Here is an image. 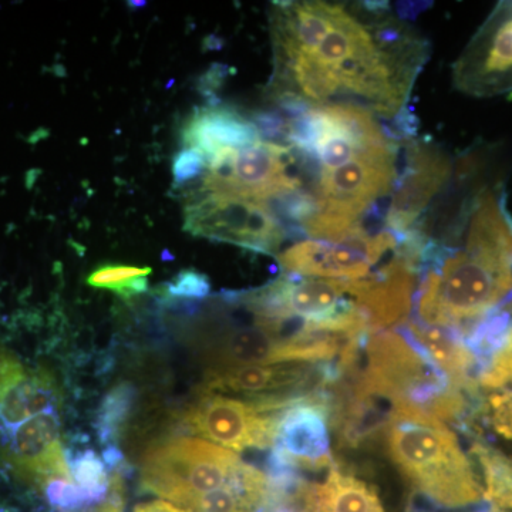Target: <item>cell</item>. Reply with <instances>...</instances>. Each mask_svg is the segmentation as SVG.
I'll return each instance as SVG.
<instances>
[{
    "label": "cell",
    "instance_id": "obj_26",
    "mask_svg": "<svg viewBox=\"0 0 512 512\" xmlns=\"http://www.w3.org/2000/svg\"><path fill=\"white\" fill-rule=\"evenodd\" d=\"M133 512H190L177 507V505L165 503V501H151V503L138 504Z\"/></svg>",
    "mask_w": 512,
    "mask_h": 512
},
{
    "label": "cell",
    "instance_id": "obj_23",
    "mask_svg": "<svg viewBox=\"0 0 512 512\" xmlns=\"http://www.w3.org/2000/svg\"><path fill=\"white\" fill-rule=\"evenodd\" d=\"M481 384L488 389L512 386V330L501 339L500 349L494 353L490 366L481 376Z\"/></svg>",
    "mask_w": 512,
    "mask_h": 512
},
{
    "label": "cell",
    "instance_id": "obj_21",
    "mask_svg": "<svg viewBox=\"0 0 512 512\" xmlns=\"http://www.w3.org/2000/svg\"><path fill=\"white\" fill-rule=\"evenodd\" d=\"M150 274L151 268L148 266L106 264L94 269L87 276V284L93 288L114 292L120 298L131 299L147 292V278Z\"/></svg>",
    "mask_w": 512,
    "mask_h": 512
},
{
    "label": "cell",
    "instance_id": "obj_2",
    "mask_svg": "<svg viewBox=\"0 0 512 512\" xmlns=\"http://www.w3.org/2000/svg\"><path fill=\"white\" fill-rule=\"evenodd\" d=\"M464 247L431 264L417 312L424 325L456 328L493 311L512 291V217L495 192L483 190L467 212Z\"/></svg>",
    "mask_w": 512,
    "mask_h": 512
},
{
    "label": "cell",
    "instance_id": "obj_25",
    "mask_svg": "<svg viewBox=\"0 0 512 512\" xmlns=\"http://www.w3.org/2000/svg\"><path fill=\"white\" fill-rule=\"evenodd\" d=\"M490 412L495 430L512 440V393L491 397Z\"/></svg>",
    "mask_w": 512,
    "mask_h": 512
},
{
    "label": "cell",
    "instance_id": "obj_16",
    "mask_svg": "<svg viewBox=\"0 0 512 512\" xmlns=\"http://www.w3.org/2000/svg\"><path fill=\"white\" fill-rule=\"evenodd\" d=\"M184 148H197L207 161L225 150H239L261 141L254 121L237 109L210 103L195 110L181 130Z\"/></svg>",
    "mask_w": 512,
    "mask_h": 512
},
{
    "label": "cell",
    "instance_id": "obj_13",
    "mask_svg": "<svg viewBox=\"0 0 512 512\" xmlns=\"http://www.w3.org/2000/svg\"><path fill=\"white\" fill-rule=\"evenodd\" d=\"M416 258L399 247L382 271L349 282L350 295L367 320L370 333L406 323L416 285Z\"/></svg>",
    "mask_w": 512,
    "mask_h": 512
},
{
    "label": "cell",
    "instance_id": "obj_19",
    "mask_svg": "<svg viewBox=\"0 0 512 512\" xmlns=\"http://www.w3.org/2000/svg\"><path fill=\"white\" fill-rule=\"evenodd\" d=\"M136 399V387L130 383H121L104 396L96 419V431L101 444L106 447L116 446L133 412Z\"/></svg>",
    "mask_w": 512,
    "mask_h": 512
},
{
    "label": "cell",
    "instance_id": "obj_3",
    "mask_svg": "<svg viewBox=\"0 0 512 512\" xmlns=\"http://www.w3.org/2000/svg\"><path fill=\"white\" fill-rule=\"evenodd\" d=\"M387 453L417 493L441 507L476 504L484 488L456 434L443 421L394 410L386 429Z\"/></svg>",
    "mask_w": 512,
    "mask_h": 512
},
{
    "label": "cell",
    "instance_id": "obj_20",
    "mask_svg": "<svg viewBox=\"0 0 512 512\" xmlns=\"http://www.w3.org/2000/svg\"><path fill=\"white\" fill-rule=\"evenodd\" d=\"M67 464L77 487L86 494L93 507H97L109 497L111 477L109 467L103 458L93 450L69 451Z\"/></svg>",
    "mask_w": 512,
    "mask_h": 512
},
{
    "label": "cell",
    "instance_id": "obj_15",
    "mask_svg": "<svg viewBox=\"0 0 512 512\" xmlns=\"http://www.w3.org/2000/svg\"><path fill=\"white\" fill-rule=\"evenodd\" d=\"M59 390L55 377L33 369L12 350L0 346V429L9 431L33 417L55 412Z\"/></svg>",
    "mask_w": 512,
    "mask_h": 512
},
{
    "label": "cell",
    "instance_id": "obj_12",
    "mask_svg": "<svg viewBox=\"0 0 512 512\" xmlns=\"http://www.w3.org/2000/svg\"><path fill=\"white\" fill-rule=\"evenodd\" d=\"M451 163L439 147L424 141H412L397 188L387 208V231L397 238L414 231V224L450 180Z\"/></svg>",
    "mask_w": 512,
    "mask_h": 512
},
{
    "label": "cell",
    "instance_id": "obj_14",
    "mask_svg": "<svg viewBox=\"0 0 512 512\" xmlns=\"http://www.w3.org/2000/svg\"><path fill=\"white\" fill-rule=\"evenodd\" d=\"M2 440L10 466L37 487L43 488L56 478L74 481L63 450L56 410L3 431Z\"/></svg>",
    "mask_w": 512,
    "mask_h": 512
},
{
    "label": "cell",
    "instance_id": "obj_11",
    "mask_svg": "<svg viewBox=\"0 0 512 512\" xmlns=\"http://www.w3.org/2000/svg\"><path fill=\"white\" fill-rule=\"evenodd\" d=\"M325 394H309L286 407L269 458L272 471L330 467V406Z\"/></svg>",
    "mask_w": 512,
    "mask_h": 512
},
{
    "label": "cell",
    "instance_id": "obj_4",
    "mask_svg": "<svg viewBox=\"0 0 512 512\" xmlns=\"http://www.w3.org/2000/svg\"><path fill=\"white\" fill-rule=\"evenodd\" d=\"M363 348L365 370L353 384L359 392L389 403L393 412L413 410L443 423L463 412L460 387L404 330L370 333Z\"/></svg>",
    "mask_w": 512,
    "mask_h": 512
},
{
    "label": "cell",
    "instance_id": "obj_17",
    "mask_svg": "<svg viewBox=\"0 0 512 512\" xmlns=\"http://www.w3.org/2000/svg\"><path fill=\"white\" fill-rule=\"evenodd\" d=\"M404 332L420 346L431 362L461 390L470 387V372L474 366V356L466 343L456 332L440 326L410 323Z\"/></svg>",
    "mask_w": 512,
    "mask_h": 512
},
{
    "label": "cell",
    "instance_id": "obj_22",
    "mask_svg": "<svg viewBox=\"0 0 512 512\" xmlns=\"http://www.w3.org/2000/svg\"><path fill=\"white\" fill-rule=\"evenodd\" d=\"M211 292V284L207 276L195 269H184L175 275L170 282L163 285L161 295L170 301H201L207 298Z\"/></svg>",
    "mask_w": 512,
    "mask_h": 512
},
{
    "label": "cell",
    "instance_id": "obj_24",
    "mask_svg": "<svg viewBox=\"0 0 512 512\" xmlns=\"http://www.w3.org/2000/svg\"><path fill=\"white\" fill-rule=\"evenodd\" d=\"M208 161L197 148H183L173 161L175 187H187L192 181L202 180L207 173Z\"/></svg>",
    "mask_w": 512,
    "mask_h": 512
},
{
    "label": "cell",
    "instance_id": "obj_8",
    "mask_svg": "<svg viewBox=\"0 0 512 512\" xmlns=\"http://www.w3.org/2000/svg\"><path fill=\"white\" fill-rule=\"evenodd\" d=\"M282 413L272 403L202 393L185 410L183 423L192 434L228 450H264L274 446Z\"/></svg>",
    "mask_w": 512,
    "mask_h": 512
},
{
    "label": "cell",
    "instance_id": "obj_5",
    "mask_svg": "<svg viewBox=\"0 0 512 512\" xmlns=\"http://www.w3.org/2000/svg\"><path fill=\"white\" fill-rule=\"evenodd\" d=\"M228 487L266 494L269 480L234 451L197 439L173 440L151 448L141 466L144 493L190 512L205 495Z\"/></svg>",
    "mask_w": 512,
    "mask_h": 512
},
{
    "label": "cell",
    "instance_id": "obj_7",
    "mask_svg": "<svg viewBox=\"0 0 512 512\" xmlns=\"http://www.w3.org/2000/svg\"><path fill=\"white\" fill-rule=\"evenodd\" d=\"M184 221L185 231L194 237L268 255L276 254L291 232L264 202L201 191L192 192Z\"/></svg>",
    "mask_w": 512,
    "mask_h": 512
},
{
    "label": "cell",
    "instance_id": "obj_18",
    "mask_svg": "<svg viewBox=\"0 0 512 512\" xmlns=\"http://www.w3.org/2000/svg\"><path fill=\"white\" fill-rule=\"evenodd\" d=\"M311 512H384L372 485L332 468L328 477L312 484Z\"/></svg>",
    "mask_w": 512,
    "mask_h": 512
},
{
    "label": "cell",
    "instance_id": "obj_6",
    "mask_svg": "<svg viewBox=\"0 0 512 512\" xmlns=\"http://www.w3.org/2000/svg\"><path fill=\"white\" fill-rule=\"evenodd\" d=\"M311 167L301 151L285 144L258 141L239 150H225L208 161L197 191L266 202L308 191L302 173Z\"/></svg>",
    "mask_w": 512,
    "mask_h": 512
},
{
    "label": "cell",
    "instance_id": "obj_10",
    "mask_svg": "<svg viewBox=\"0 0 512 512\" xmlns=\"http://www.w3.org/2000/svg\"><path fill=\"white\" fill-rule=\"evenodd\" d=\"M454 84L474 97L512 92V2L498 3L454 66Z\"/></svg>",
    "mask_w": 512,
    "mask_h": 512
},
{
    "label": "cell",
    "instance_id": "obj_9",
    "mask_svg": "<svg viewBox=\"0 0 512 512\" xmlns=\"http://www.w3.org/2000/svg\"><path fill=\"white\" fill-rule=\"evenodd\" d=\"M400 247V239L390 231L355 235L345 241L306 239L278 255L289 275L352 281L372 275L373 266Z\"/></svg>",
    "mask_w": 512,
    "mask_h": 512
},
{
    "label": "cell",
    "instance_id": "obj_1",
    "mask_svg": "<svg viewBox=\"0 0 512 512\" xmlns=\"http://www.w3.org/2000/svg\"><path fill=\"white\" fill-rule=\"evenodd\" d=\"M272 96L288 116L349 104L396 119L406 109L427 43L379 8L278 3Z\"/></svg>",
    "mask_w": 512,
    "mask_h": 512
}]
</instances>
